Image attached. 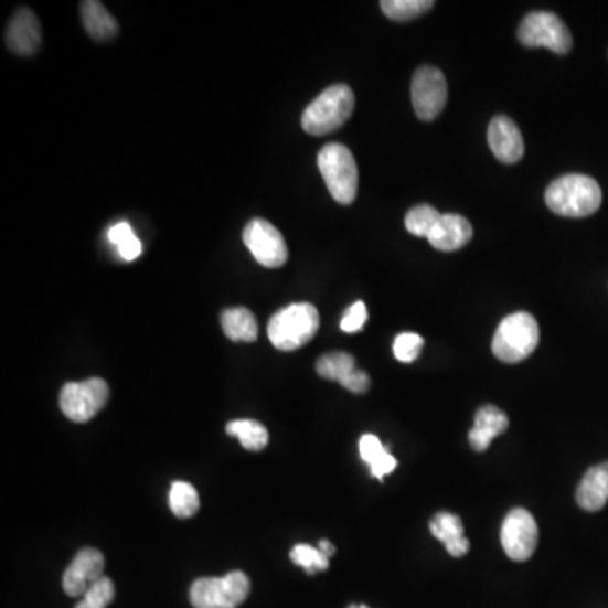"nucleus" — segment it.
Instances as JSON below:
<instances>
[{
  "instance_id": "27",
  "label": "nucleus",
  "mask_w": 608,
  "mask_h": 608,
  "mask_svg": "<svg viewBox=\"0 0 608 608\" xmlns=\"http://www.w3.org/2000/svg\"><path fill=\"white\" fill-rule=\"evenodd\" d=\"M289 556H291V562L301 566L308 575L324 572L330 566V558L321 553L320 547H313L310 544H296Z\"/></svg>"
},
{
  "instance_id": "7",
  "label": "nucleus",
  "mask_w": 608,
  "mask_h": 608,
  "mask_svg": "<svg viewBox=\"0 0 608 608\" xmlns=\"http://www.w3.org/2000/svg\"><path fill=\"white\" fill-rule=\"evenodd\" d=\"M519 41L527 47H546L556 54L572 51L573 38L565 22L553 12H531L519 25Z\"/></svg>"
},
{
  "instance_id": "19",
  "label": "nucleus",
  "mask_w": 608,
  "mask_h": 608,
  "mask_svg": "<svg viewBox=\"0 0 608 608\" xmlns=\"http://www.w3.org/2000/svg\"><path fill=\"white\" fill-rule=\"evenodd\" d=\"M82 19L85 30L94 40H113L119 33V24L116 19L108 14L107 9L97 0H85L82 2Z\"/></svg>"
},
{
  "instance_id": "11",
  "label": "nucleus",
  "mask_w": 608,
  "mask_h": 608,
  "mask_svg": "<svg viewBox=\"0 0 608 608\" xmlns=\"http://www.w3.org/2000/svg\"><path fill=\"white\" fill-rule=\"evenodd\" d=\"M536 519L526 509H514L504 519L501 530V543L505 555L514 562H526L537 547Z\"/></svg>"
},
{
  "instance_id": "34",
  "label": "nucleus",
  "mask_w": 608,
  "mask_h": 608,
  "mask_svg": "<svg viewBox=\"0 0 608 608\" xmlns=\"http://www.w3.org/2000/svg\"><path fill=\"white\" fill-rule=\"evenodd\" d=\"M318 547H320L321 553H323L324 556H328V558H331V556L335 555V546H333L330 541H320Z\"/></svg>"
},
{
  "instance_id": "35",
  "label": "nucleus",
  "mask_w": 608,
  "mask_h": 608,
  "mask_svg": "<svg viewBox=\"0 0 608 608\" xmlns=\"http://www.w3.org/2000/svg\"><path fill=\"white\" fill-rule=\"evenodd\" d=\"M349 608H369L367 605H352V607Z\"/></svg>"
},
{
  "instance_id": "18",
  "label": "nucleus",
  "mask_w": 608,
  "mask_h": 608,
  "mask_svg": "<svg viewBox=\"0 0 608 608\" xmlns=\"http://www.w3.org/2000/svg\"><path fill=\"white\" fill-rule=\"evenodd\" d=\"M433 536L447 546L448 553L454 558H461L470 550V541L465 537L463 522L458 515L450 512H439L429 524Z\"/></svg>"
},
{
  "instance_id": "31",
  "label": "nucleus",
  "mask_w": 608,
  "mask_h": 608,
  "mask_svg": "<svg viewBox=\"0 0 608 608\" xmlns=\"http://www.w3.org/2000/svg\"><path fill=\"white\" fill-rule=\"evenodd\" d=\"M342 387H345L346 391L353 394H364L367 393L369 387H371V378L365 374L364 371H353L345 381L340 382Z\"/></svg>"
},
{
  "instance_id": "24",
  "label": "nucleus",
  "mask_w": 608,
  "mask_h": 608,
  "mask_svg": "<svg viewBox=\"0 0 608 608\" xmlns=\"http://www.w3.org/2000/svg\"><path fill=\"white\" fill-rule=\"evenodd\" d=\"M170 508L180 519H190L199 512L200 497L188 482H174L170 490Z\"/></svg>"
},
{
  "instance_id": "21",
  "label": "nucleus",
  "mask_w": 608,
  "mask_h": 608,
  "mask_svg": "<svg viewBox=\"0 0 608 608\" xmlns=\"http://www.w3.org/2000/svg\"><path fill=\"white\" fill-rule=\"evenodd\" d=\"M359 451H361L362 460L371 467V473L375 479L382 480L396 470V458L385 450L377 436H362L361 441H359Z\"/></svg>"
},
{
  "instance_id": "33",
  "label": "nucleus",
  "mask_w": 608,
  "mask_h": 608,
  "mask_svg": "<svg viewBox=\"0 0 608 608\" xmlns=\"http://www.w3.org/2000/svg\"><path fill=\"white\" fill-rule=\"evenodd\" d=\"M134 231L127 222H120V224L114 225L110 231H108V241L113 244L120 245L127 238L132 237Z\"/></svg>"
},
{
  "instance_id": "16",
  "label": "nucleus",
  "mask_w": 608,
  "mask_h": 608,
  "mask_svg": "<svg viewBox=\"0 0 608 608\" xmlns=\"http://www.w3.org/2000/svg\"><path fill=\"white\" fill-rule=\"evenodd\" d=\"M576 502L587 512H597L608 502V461L595 465L585 473L576 490Z\"/></svg>"
},
{
  "instance_id": "9",
  "label": "nucleus",
  "mask_w": 608,
  "mask_h": 608,
  "mask_svg": "<svg viewBox=\"0 0 608 608\" xmlns=\"http://www.w3.org/2000/svg\"><path fill=\"white\" fill-rule=\"evenodd\" d=\"M410 98L419 119L435 120L444 113L448 100V85L444 73L435 66H422L414 73L410 83Z\"/></svg>"
},
{
  "instance_id": "12",
  "label": "nucleus",
  "mask_w": 608,
  "mask_h": 608,
  "mask_svg": "<svg viewBox=\"0 0 608 608\" xmlns=\"http://www.w3.org/2000/svg\"><path fill=\"white\" fill-rule=\"evenodd\" d=\"M105 558L100 551L85 547L73 559L63 576V588L70 597H83L98 579L104 578Z\"/></svg>"
},
{
  "instance_id": "20",
  "label": "nucleus",
  "mask_w": 608,
  "mask_h": 608,
  "mask_svg": "<svg viewBox=\"0 0 608 608\" xmlns=\"http://www.w3.org/2000/svg\"><path fill=\"white\" fill-rule=\"evenodd\" d=\"M222 328L232 342H256L259 335L256 317L247 308H231L222 313Z\"/></svg>"
},
{
  "instance_id": "22",
  "label": "nucleus",
  "mask_w": 608,
  "mask_h": 608,
  "mask_svg": "<svg viewBox=\"0 0 608 608\" xmlns=\"http://www.w3.org/2000/svg\"><path fill=\"white\" fill-rule=\"evenodd\" d=\"M227 433L241 441L242 447L248 451H263L269 444V433L266 426L254 419H237L228 423Z\"/></svg>"
},
{
  "instance_id": "32",
  "label": "nucleus",
  "mask_w": 608,
  "mask_h": 608,
  "mask_svg": "<svg viewBox=\"0 0 608 608\" xmlns=\"http://www.w3.org/2000/svg\"><path fill=\"white\" fill-rule=\"evenodd\" d=\"M117 247H119L120 257L126 260H136L142 254V244L136 237V234L124 241L122 244L117 245Z\"/></svg>"
},
{
  "instance_id": "28",
  "label": "nucleus",
  "mask_w": 608,
  "mask_h": 608,
  "mask_svg": "<svg viewBox=\"0 0 608 608\" xmlns=\"http://www.w3.org/2000/svg\"><path fill=\"white\" fill-rule=\"evenodd\" d=\"M114 597H116V587H114L113 579L104 576L87 594L83 595L75 608H107L113 604Z\"/></svg>"
},
{
  "instance_id": "17",
  "label": "nucleus",
  "mask_w": 608,
  "mask_h": 608,
  "mask_svg": "<svg viewBox=\"0 0 608 608\" xmlns=\"http://www.w3.org/2000/svg\"><path fill=\"white\" fill-rule=\"evenodd\" d=\"M509 418L504 410L495 406H483L477 410L476 423L468 435L470 445L476 451H486L492 444V439L508 431Z\"/></svg>"
},
{
  "instance_id": "13",
  "label": "nucleus",
  "mask_w": 608,
  "mask_h": 608,
  "mask_svg": "<svg viewBox=\"0 0 608 608\" xmlns=\"http://www.w3.org/2000/svg\"><path fill=\"white\" fill-rule=\"evenodd\" d=\"M490 151L505 164H514L524 156V139L514 120L505 116L493 117L487 132Z\"/></svg>"
},
{
  "instance_id": "5",
  "label": "nucleus",
  "mask_w": 608,
  "mask_h": 608,
  "mask_svg": "<svg viewBox=\"0 0 608 608\" xmlns=\"http://www.w3.org/2000/svg\"><path fill=\"white\" fill-rule=\"evenodd\" d=\"M318 168L330 195L350 205L359 190V168L352 151L340 142H330L318 154Z\"/></svg>"
},
{
  "instance_id": "23",
  "label": "nucleus",
  "mask_w": 608,
  "mask_h": 608,
  "mask_svg": "<svg viewBox=\"0 0 608 608\" xmlns=\"http://www.w3.org/2000/svg\"><path fill=\"white\" fill-rule=\"evenodd\" d=\"M353 371H356L355 359L345 352L327 353L317 362L318 375L327 381H345Z\"/></svg>"
},
{
  "instance_id": "29",
  "label": "nucleus",
  "mask_w": 608,
  "mask_h": 608,
  "mask_svg": "<svg viewBox=\"0 0 608 608\" xmlns=\"http://www.w3.org/2000/svg\"><path fill=\"white\" fill-rule=\"evenodd\" d=\"M423 346H425V340L418 333H401L394 340V355H396L397 361L403 362V364H410V362L418 359L419 353H422Z\"/></svg>"
},
{
  "instance_id": "6",
  "label": "nucleus",
  "mask_w": 608,
  "mask_h": 608,
  "mask_svg": "<svg viewBox=\"0 0 608 608\" xmlns=\"http://www.w3.org/2000/svg\"><path fill=\"white\" fill-rule=\"evenodd\" d=\"M250 594V579L244 572H232L222 578H200L190 588L195 608H237Z\"/></svg>"
},
{
  "instance_id": "10",
  "label": "nucleus",
  "mask_w": 608,
  "mask_h": 608,
  "mask_svg": "<svg viewBox=\"0 0 608 608\" xmlns=\"http://www.w3.org/2000/svg\"><path fill=\"white\" fill-rule=\"evenodd\" d=\"M245 247L260 266L278 269L288 263V245L281 232L264 218L248 222L244 231Z\"/></svg>"
},
{
  "instance_id": "15",
  "label": "nucleus",
  "mask_w": 608,
  "mask_h": 608,
  "mask_svg": "<svg viewBox=\"0 0 608 608\" xmlns=\"http://www.w3.org/2000/svg\"><path fill=\"white\" fill-rule=\"evenodd\" d=\"M472 224L465 216L447 213V215H441V220L429 235L428 241L436 250L454 253L472 241Z\"/></svg>"
},
{
  "instance_id": "8",
  "label": "nucleus",
  "mask_w": 608,
  "mask_h": 608,
  "mask_svg": "<svg viewBox=\"0 0 608 608\" xmlns=\"http://www.w3.org/2000/svg\"><path fill=\"white\" fill-rule=\"evenodd\" d=\"M108 384L104 378H88L83 382H68L60 393V407L66 418L75 423L94 419L108 401Z\"/></svg>"
},
{
  "instance_id": "30",
  "label": "nucleus",
  "mask_w": 608,
  "mask_h": 608,
  "mask_svg": "<svg viewBox=\"0 0 608 608\" xmlns=\"http://www.w3.org/2000/svg\"><path fill=\"white\" fill-rule=\"evenodd\" d=\"M367 318L369 313L367 307H365V302H353L352 307L349 308V311L343 314L340 328H342L345 333H355V331H361L362 328H364Z\"/></svg>"
},
{
  "instance_id": "1",
  "label": "nucleus",
  "mask_w": 608,
  "mask_h": 608,
  "mask_svg": "<svg viewBox=\"0 0 608 608\" xmlns=\"http://www.w3.org/2000/svg\"><path fill=\"white\" fill-rule=\"evenodd\" d=\"M546 205L556 215L584 218L594 215L601 205V190L594 178L566 174L547 186Z\"/></svg>"
},
{
  "instance_id": "26",
  "label": "nucleus",
  "mask_w": 608,
  "mask_h": 608,
  "mask_svg": "<svg viewBox=\"0 0 608 608\" xmlns=\"http://www.w3.org/2000/svg\"><path fill=\"white\" fill-rule=\"evenodd\" d=\"M435 8L433 0H382L381 9L393 21H410Z\"/></svg>"
},
{
  "instance_id": "25",
  "label": "nucleus",
  "mask_w": 608,
  "mask_h": 608,
  "mask_svg": "<svg viewBox=\"0 0 608 608\" xmlns=\"http://www.w3.org/2000/svg\"><path fill=\"white\" fill-rule=\"evenodd\" d=\"M439 220H441V213L435 206L418 205L407 212L404 224H406V231L409 234L416 235V237L429 238Z\"/></svg>"
},
{
  "instance_id": "3",
  "label": "nucleus",
  "mask_w": 608,
  "mask_h": 608,
  "mask_svg": "<svg viewBox=\"0 0 608 608\" xmlns=\"http://www.w3.org/2000/svg\"><path fill=\"white\" fill-rule=\"evenodd\" d=\"M540 324L533 314L526 311L509 314L497 328L492 340V352L505 364H518L537 349Z\"/></svg>"
},
{
  "instance_id": "2",
  "label": "nucleus",
  "mask_w": 608,
  "mask_h": 608,
  "mask_svg": "<svg viewBox=\"0 0 608 608\" xmlns=\"http://www.w3.org/2000/svg\"><path fill=\"white\" fill-rule=\"evenodd\" d=\"M320 328V313L310 302H295L270 318L267 335L282 352L301 349L314 339Z\"/></svg>"
},
{
  "instance_id": "4",
  "label": "nucleus",
  "mask_w": 608,
  "mask_h": 608,
  "mask_svg": "<svg viewBox=\"0 0 608 608\" xmlns=\"http://www.w3.org/2000/svg\"><path fill=\"white\" fill-rule=\"evenodd\" d=\"M355 95L346 85H333L318 95L302 114L301 126L311 136H327L352 116Z\"/></svg>"
},
{
  "instance_id": "14",
  "label": "nucleus",
  "mask_w": 608,
  "mask_h": 608,
  "mask_svg": "<svg viewBox=\"0 0 608 608\" xmlns=\"http://www.w3.org/2000/svg\"><path fill=\"white\" fill-rule=\"evenodd\" d=\"M6 43L19 56H31L40 50L41 25L33 11L21 8L14 12L6 33Z\"/></svg>"
}]
</instances>
